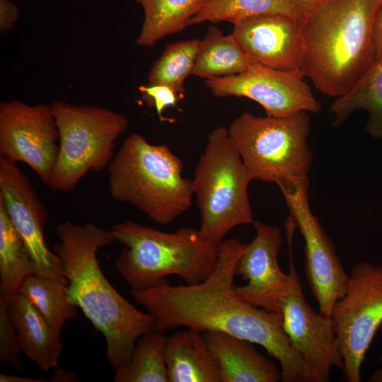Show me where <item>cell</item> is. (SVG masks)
I'll return each instance as SVG.
<instances>
[{
  "mask_svg": "<svg viewBox=\"0 0 382 382\" xmlns=\"http://www.w3.org/2000/svg\"><path fill=\"white\" fill-rule=\"evenodd\" d=\"M246 246L236 238L224 240L214 270L200 283L132 290V296L154 317L153 329L223 332L262 346L278 361L282 381L320 382L291 344L282 313L254 307L236 294V267Z\"/></svg>",
  "mask_w": 382,
  "mask_h": 382,
  "instance_id": "obj_1",
  "label": "cell"
},
{
  "mask_svg": "<svg viewBox=\"0 0 382 382\" xmlns=\"http://www.w3.org/2000/svg\"><path fill=\"white\" fill-rule=\"evenodd\" d=\"M56 235L53 250L62 262L66 298L103 334L107 359L116 369L129 359L137 338L154 328V318L125 299L100 269L97 253L115 242L110 230L66 221L57 226Z\"/></svg>",
  "mask_w": 382,
  "mask_h": 382,
  "instance_id": "obj_2",
  "label": "cell"
},
{
  "mask_svg": "<svg viewBox=\"0 0 382 382\" xmlns=\"http://www.w3.org/2000/svg\"><path fill=\"white\" fill-rule=\"evenodd\" d=\"M381 5L382 0H323L305 15L301 71L320 92L345 94L374 62Z\"/></svg>",
  "mask_w": 382,
  "mask_h": 382,
  "instance_id": "obj_3",
  "label": "cell"
},
{
  "mask_svg": "<svg viewBox=\"0 0 382 382\" xmlns=\"http://www.w3.org/2000/svg\"><path fill=\"white\" fill-rule=\"evenodd\" d=\"M110 231L125 245L115 267L132 290L169 284L177 275L188 285L207 279L214 270L219 245L201 236L199 230L181 228L167 233L133 221L114 224Z\"/></svg>",
  "mask_w": 382,
  "mask_h": 382,
  "instance_id": "obj_4",
  "label": "cell"
},
{
  "mask_svg": "<svg viewBox=\"0 0 382 382\" xmlns=\"http://www.w3.org/2000/svg\"><path fill=\"white\" fill-rule=\"evenodd\" d=\"M183 168L168 146L132 134L108 167L110 193L153 221L170 224L190 208L194 196L192 180L183 176Z\"/></svg>",
  "mask_w": 382,
  "mask_h": 382,
  "instance_id": "obj_5",
  "label": "cell"
},
{
  "mask_svg": "<svg viewBox=\"0 0 382 382\" xmlns=\"http://www.w3.org/2000/svg\"><path fill=\"white\" fill-rule=\"evenodd\" d=\"M191 180L200 215L198 230L204 240L219 245L232 228L253 224L248 196L252 179L228 128L219 127L207 136Z\"/></svg>",
  "mask_w": 382,
  "mask_h": 382,
  "instance_id": "obj_6",
  "label": "cell"
},
{
  "mask_svg": "<svg viewBox=\"0 0 382 382\" xmlns=\"http://www.w3.org/2000/svg\"><path fill=\"white\" fill-rule=\"evenodd\" d=\"M310 129L307 112L282 117L243 112L228 131L252 180L281 187L308 179L313 162Z\"/></svg>",
  "mask_w": 382,
  "mask_h": 382,
  "instance_id": "obj_7",
  "label": "cell"
},
{
  "mask_svg": "<svg viewBox=\"0 0 382 382\" xmlns=\"http://www.w3.org/2000/svg\"><path fill=\"white\" fill-rule=\"evenodd\" d=\"M59 132V153L47 187L67 192L88 172H101L112 160L115 143L129 127L123 115L96 105L51 103Z\"/></svg>",
  "mask_w": 382,
  "mask_h": 382,
  "instance_id": "obj_8",
  "label": "cell"
},
{
  "mask_svg": "<svg viewBox=\"0 0 382 382\" xmlns=\"http://www.w3.org/2000/svg\"><path fill=\"white\" fill-rule=\"evenodd\" d=\"M346 381H361L366 354L382 324V264L362 261L349 275L347 290L330 315Z\"/></svg>",
  "mask_w": 382,
  "mask_h": 382,
  "instance_id": "obj_9",
  "label": "cell"
},
{
  "mask_svg": "<svg viewBox=\"0 0 382 382\" xmlns=\"http://www.w3.org/2000/svg\"><path fill=\"white\" fill-rule=\"evenodd\" d=\"M308 179L279 187L289 211V217L304 239L305 274L319 311L330 317L335 302L345 294L349 275L335 247L312 213L308 190Z\"/></svg>",
  "mask_w": 382,
  "mask_h": 382,
  "instance_id": "obj_10",
  "label": "cell"
},
{
  "mask_svg": "<svg viewBox=\"0 0 382 382\" xmlns=\"http://www.w3.org/2000/svg\"><path fill=\"white\" fill-rule=\"evenodd\" d=\"M59 139L51 104L1 102L0 155L27 164L46 185L57 160Z\"/></svg>",
  "mask_w": 382,
  "mask_h": 382,
  "instance_id": "obj_11",
  "label": "cell"
},
{
  "mask_svg": "<svg viewBox=\"0 0 382 382\" xmlns=\"http://www.w3.org/2000/svg\"><path fill=\"white\" fill-rule=\"evenodd\" d=\"M304 78L301 70L252 64L243 72L206 79L205 83L216 97L247 98L260 104L267 116L282 117L320 110Z\"/></svg>",
  "mask_w": 382,
  "mask_h": 382,
  "instance_id": "obj_12",
  "label": "cell"
},
{
  "mask_svg": "<svg viewBox=\"0 0 382 382\" xmlns=\"http://www.w3.org/2000/svg\"><path fill=\"white\" fill-rule=\"evenodd\" d=\"M256 236L247 246L236 267V276L247 282L235 286L238 297L248 304L269 311L281 313L279 301L289 290L297 274L292 257L293 234H287L290 265L284 273L278 263L283 243L279 228L260 221L253 223Z\"/></svg>",
  "mask_w": 382,
  "mask_h": 382,
  "instance_id": "obj_13",
  "label": "cell"
},
{
  "mask_svg": "<svg viewBox=\"0 0 382 382\" xmlns=\"http://www.w3.org/2000/svg\"><path fill=\"white\" fill-rule=\"evenodd\" d=\"M0 197L21 235L37 274L67 284L62 262L47 246L44 228L48 212L18 163L0 155Z\"/></svg>",
  "mask_w": 382,
  "mask_h": 382,
  "instance_id": "obj_14",
  "label": "cell"
},
{
  "mask_svg": "<svg viewBox=\"0 0 382 382\" xmlns=\"http://www.w3.org/2000/svg\"><path fill=\"white\" fill-rule=\"evenodd\" d=\"M279 306L284 331L294 347L323 382L330 381L333 366L343 369L331 318L309 306L297 274Z\"/></svg>",
  "mask_w": 382,
  "mask_h": 382,
  "instance_id": "obj_15",
  "label": "cell"
},
{
  "mask_svg": "<svg viewBox=\"0 0 382 382\" xmlns=\"http://www.w3.org/2000/svg\"><path fill=\"white\" fill-rule=\"evenodd\" d=\"M303 21L284 15L254 16L235 24L232 34L251 64L301 70Z\"/></svg>",
  "mask_w": 382,
  "mask_h": 382,
  "instance_id": "obj_16",
  "label": "cell"
},
{
  "mask_svg": "<svg viewBox=\"0 0 382 382\" xmlns=\"http://www.w3.org/2000/svg\"><path fill=\"white\" fill-rule=\"evenodd\" d=\"M217 364L221 382H278L281 371L254 343L219 331L202 332Z\"/></svg>",
  "mask_w": 382,
  "mask_h": 382,
  "instance_id": "obj_17",
  "label": "cell"
},
{
  "mask_svg": "<svg viewBox=\"0 0 382 382\" xmlns=\"http://www.w3.org/2000/svg\"><path fill=\"white\" fill-rule=\"evenodd\" d=\"M7 311L17 331L21 352L42 371L57 366L63 344L37 308L18 293L7 304Z\"/></svg>",
  "mask_w": 382,
  "mask_h": 382,
  "instance_id": "obj_18",
  "label": "cell"
},
{
  "mask_svg": "<svg viewBox=\"0 0 382 382\" xmlns=\"http://www.w3.org/2000/svg\"><path fill=\"white\" fill-rule=\"evenodd\" d=\"M165 358L168 382H221L217 364L197 330L166 336Z\"/></svg>",
  "mask_w": 382,
  "mask_h": 382,
  "instance_id": "obj_19",
  "label": "cell"
},
{
  "mask_svg": "<svg viewBox=\"0 0 382 382\" xmlns=\"http://www.w3.org/2000/svg\"><path fill=\"white\" fill-rule=\"evenodd\" d=\"M369 113L365 131L376 139L382 138V59H376L361 78L345 94L337 97L330 111L332 126L341 127L358 110Z\"/></svg>",
  "mask_w": 382,
  "mask_h": 382,
  "instance_id": "obj_20",
  "label": "cell"
},
{
  "mask_svg": "<svg viewBox=\"0 0 382 382\" xmlns=\"http://www.w3.org/2000/svg\"><path fill=\"white\" fill-rule=\"evenodd\" d=\"M32 274L35 265L0 197V299L8 304Z\"/></svg>",
  "mask_w": 382,
  "mask_h": 382,
  "instance_id": "obj_21",
  "label": "cell"
},
{
  "mask_svg": "<svg viewBox=\"0 0 382 382\" xmlns=\"http://www.w3.org/2000/svg\"><path fill=\"white\" fill-rule=\"evenodd\" d=\"M144 18L137 43L151 47L167 35L180 32L207 0H133Z\"/></svg>",
  "mask_w": 382,
  "mask_h": 382,
  "instance_id": "obj_22",
  "label": "cell"
},
{
  "mask_svg": "<svg viewBox=\"0 0 382 382\" xmlns=\"http://www.w3.org/2000/svg\"><path fill=\"white\" fill-rule=\"evenodd\" d=\"M252 64L233 35H224L216 27H210L200 41L192 71L193 75L206 79L235 75Z\"/></svg>",
  "mask_w": 382,
  "mask_h": 382,
  "instance_id": "obj_23",
  "label": "cell"
},
{
  "mask_svg": "<svg viewBox=\"0 0 382 382\" xmlns=\"http://www.w3.org/2000/svg\"><path fill=\"white\" fill-rule=\"evenodd\" d=\"M165 333L148 330L137 340L129 359L115 369V382H168Z\"/></svg>",
  "mask_w": 382,
  "mask_h": 382,
  "instance_id": "obj_24",
  "label": "cell"
},
{
  "mask_svg": "<svg viewBox=\"0 0 382 382\" xmlns=\"http://www.w3.org/2000/svg\"><path fill=\"white\" fill-rule=\"evenodd\" d=\"M66 286L53 279L32 274L24 280L18 292L37 308L58 338L66 322L78 316V307L66 298Z\"/></svg>",
  "mask_w": 382,
  "mask_h": 382,
  "instance_id": "obj_25",
  "label": "cell"
},
{
  "mask_svg": "<svg viewBox=\"0 0 382 382\" xmlns=\"http://www.w3.org/2000/svg\"><path fill=\"white\" fill-rule=\"evenodd\" d=\"M263 15H284L300 19L305 16L289 0H207L187 26L222 21L235 25L245 19Z\"/></svg>",
  "mask_w": 382,
  "mask_h": 382,
  "instance_id": "obj_26",
  "label": "cell"
},
{
  "mask_svg": "<svg viewBox=\"0 0 382 382\" xmlns=\"http://www.w3.org/2000/svg\"><path fill=\"white\" fill-rule=\"evenodd\" d=\"M200 40L192 39L167 44L148 74V84H164L184 97V82L192 74Z\"/></svg>",
  "mask_w": 382,
  "mask_h": 382,
  "instance_id": "obj_27",
  "label": "cell"
},
{
  "mask_svg": "<svg viewBox=\"0 0 382 382\" xmlns=\"http://www.w3.org/2000/svg\"><path fill=\"white\" fill-rule=\"evenodd\" d=\"M19 337L7 311V303L0 299V360L16 370L22 368L23 362Z\"/></svg>",
  "mask_w": 382,
  "mask_h": 382,
  "instance_id": "obj_28",
  "label": "cell"
},
{
  "mask_svg": "<svg viewBox=\"0 0 382 382\" xmlns=\"http://www.w3.org/2000/svg\"><path fill=\"white\" fill-rule=\"evenodd\" d=\"M138 89L147 105L155 108L161 122L166 120L163 115L164 110L175 106L180 98L173 88L164 84H147L139 86Z\"/></svg>",
  "mask_w": 382,
  "mask_h": 382,
  "instance_id": "obj_29",
  "label": "cell"
},
{
  "mask_svg": "<svg viewBox=\"0 0 382 382\" xmlns=\"http://www.w3.org/2000/svg\"><path fill=\"white\" fill-rule=\"evenodd\" d=\"M19 16L15 4L8 0H0V31L4 35L14 26Z\"/></svg>",
  "mask_w": 382,
  "mask_h": 382,
  "instance_id": "obj_30",
  "label": "cell"
},
{
  "mask_svg": "<svg viewBox=\"0 0 382 382\" xmlns=\"http://www.w3.org/2000/svg\"><path fill=\"white\" fill-rule=\"evenodd\" d=\"M374 42L376 59H382V5L375 20Z\"/></svg>",
  "mask_w": 382,
  "mask_h": 382,
  "instance_id": "obj_31",
  "label": "cell"
},
{
  "mask_svg": "<svg viewBox=\"0 0 382 382\" xmlns=\"http://www.w3.org/2000/svg\"><path fill=\"white\" fill-rule=\"evenodd\" d=\"M304 16L313 9L323 0H289Z\"/></svg>",
  "mask_w": 382,
  "mask_h": 382,
  "instance_id": "obj_32",
  "label": "cell"
},
{
  "mask_svg": "<svg viewBox=\"0 0 382 382\" xmlns=\"http://www.w3.org/2000/svg\"><path fill=\"white\" fill-rule=\"evenodd\" d=\"M47 381L48 380H46L45 378H25L7 375L4 373L0 374L1 382H45Z\"/></svg>",
  "mask_w": 382,
  "mask_h": 382,
  "instance_id": "obj_33",
  "label": "cell"
},
{
  "mask_svg": "<svg viewBox=\"0 0 382 382\" xmlns=\"http://www.w3.org/2000/svg\"><path fill=\"white\" fill-rule=\"evenodd\" d=\"M52 381H76L74 375L70 372L58 370L50 378Z\"/></svg>",
  "mask_w": 382,
  "mask_h": 382,
  "instance_id": "obj_34",
  "label": "cell"
},
{
  "mask_svg": "<svg viewBox=\"0 0 382 382\" xmlns=\"http://www.w3.org/2000/svg\"><path fill=\"white\" fill-rule=\"evenodd\" d=\"M369 382H382V366L377 370L369 377Z\"/></svg>",
  "mask_w": 382,
  "mask_h": 382,
  "instance_id": "obj_35",
  "label": "cell"
},
{
  "mask_svg": "<svg viewBox=\"0 0 382 382\" xmlns=\"http://www.w3.org/2000/svg\"><path fill=\"white\" fill-rule=\"evenodd\" d=\"M379 329H380L381 332H382V324L381 325ZM379 360H380L381 362L382 363V354H381V357H379Z\"/></svg>",
  "mask_w": 382,
  "mask_h": 382,
  "instance_id": "obj_36",
  "label": "cell"
},
{
  "mask_svg": "<svg viewBox=\"0 0 382 382\" xmlns=\"http://www.w3.org/2000/svg\"><path fill=\"white\" fill-rule=\"evenodd\" d=\"M381 140H382V138H381Z\"/></svg>",
  "mask_w": 382,
  "mask_h": 382,
  "instance_id": "obj_37",
  "label": "cell"
}]
</instances>
